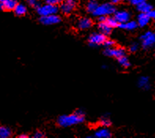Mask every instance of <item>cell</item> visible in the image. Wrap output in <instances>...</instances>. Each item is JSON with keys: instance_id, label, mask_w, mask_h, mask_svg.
Segmentation results:
<instances>
[{"instance_id": "6da1fadb", "label": "cell", "mask_w": 155, "mask_h": 138, "mask_svg": "<svg viewBox=\"0 0 155 138\" xmlns=\"http://www.w3.org/2000/svg\"><path fill=\"white\" fill-rule=\"evenodd\" d=\"M84 120V113L80 110L69 115L60 116L58 119V123L61 127H69L81 123Z\"/></svg>"}, {"instance_id": "7a4b0ae2", "label": "cell", "mask_w": 155, "mask_h": 138, "mask_svg": "<svg viewBox=\"0 0 155 138\" xmlns=\"http://www.w3.org/2000/svg\"><path fill=\"white\" fill-rule=\"evenodd\" d=\"M116 12V8L114 6V4L111 3H103L101 5H98L97 9L94 10L93 13V15L99 17V16H106L111 15L113 14H115Z\"/></svg>"}, {"instance_id": "3957f363", "label": "cell", "mask_w": 155, "mask_h": 138, "mask_svg": "<svg viewBox=\"0 0 155 138\" xmlns=\"http://www.w3.org/2000/svg\"><path fill=\"white\" fill-rule=\"evenodd\" d=\"M58 11V7L57 5L46 3L43 6H38L37 13L40 16H47L51 14H56Z\"/></svg>"}, {"instance_id": "277c9868", "label": "cell", "mask_w": 155, "mask_h": 138, "mask_svg": "<svg viewBox=\"0 0 155 138\" xmlns=\"http://www.w3.org/2000/svg\"><path fill=\"white\" fill-rule=\"evenodd\" d=\"M141 40L143 48H150L155 45V33L153 32H147L142 35Z\"/></svg>"}, {"instance_id": "5b68a950", "label": "cell", "mask_w": 155, "mask_h": 138, "mask_svg": "<svg viewBox=\"0 0 155 138\" xmlns=\"http://www.w3.org/2000/svg\"><path fill=\"white\" fill-rule=\"evenodd\" d=\"M39 22L45 25H51L59 23L61 22V18L57 14H51L47 16H41Z\"/></svg>"}, {"instance_id": "8992f818", "label": "cell", "mask_w": 155, "mask_h": 138, "mask_svg": "<svg viewBox=\"0 0 155 138\" xmlns=\"http://www.w3.org/2000/svg\"><path fill=\"white\" fill-rule=\"evenodd\" d=\"M104 54L107 56H110V57H114L119 59V58L125 55V51L121 47H117V48L107 47L106 51H104Z\"/></svg>"}, {"instance_id": "52a82bcc", "label": "cell", "mask_w": 155, "mask_h": 138, "mask_svg": "<svg viewBox=\"0 0 155 138\" xmlns=\"http://www.w3.org/2000/svg\"><path fill=\"white\" fill-rule=\"evenodd\" d=\"M106 40V35L103 33H93L89 36V43L92 46L102 44Z\"/></svg>"}, {"instance_id": "ba28073f", "label": "cell", "mask_w": 155, "mask_h": 138, "mask_svg": "<svg viewBox=\"0 0 155 138\" xmlns=\"http://www.w3.org/2000/svg\"><path fill=\"white\" fill-rule=\"evenodd\" d=\"M75 6H76L75 0H64L61 3L60 9L63 14H69L74 10Z\"/></svg>"}, {"instance_id": "9c48e42d", "label": "cell", "mask_w": 155, "mask_h": 138, "mask_svg": "<svg viewBox=\"0 0 155 138\" xmlns=\"http://www.w3.org/2000/svg\"><path fill=\"white\" fill-rule=\"evenodd\" d=\"M114 18L119 24L124 23V22H127L129 21L130 14L128 12L125 11V10H120V11L115 12Z\"/></svg>"}, {"instance_id": "30bf717a", "label": "cell", "mask_w": 155, "mask_h": 138, "mask_svg": "<svg viewBox=\"0 0 155 138\" xmlns=\"http://www.w3.org/2000/svg\"><path fill=\"white\" fill-rule=\"evenodd\" d=\"M18 5L16 0H1L0 6L2 10H14V8Z\"/></svg>"}, {"instance_id": "8fae6325", "label": "cell", "mask_w": 155, "mask_h": 138, "mask_svg": "<svg viewBox=\"0 0 155 138\" xmlns=\"http://www.w3.org/2000/svg\"><path fill=\"white\" fill-rule=\"evenodd\" d=\"M150 17L149 14H145V13H140L137 18V23L140 27H144L147 25L150 21Z\"/></svg>"}, {"instance_id": "7c38bea8", "label": "cell", "mask_w": 155, "mask_h": 138, "mask_svg": "<svg viewBox=\"0 0 155 138\" xmlns=\"http://www.w3.org/2000/svg\"><path fill=\"white\" fill-rule=\"evenodd\" d=\"M91 25H92V22L87 18H81L78 21V22H77V27H78V29L82 30L87 29H89L91 26Z\"/></svg>"}, {"instance_id": "4fadbf2b", "label": "cell", "mask_w": 155, "mask_h": 138, "mask_svg": "<svg viewBox=\"0 0 155 138\" xmlns=\"http://www.w3.org/2000/svg\"><path fill=\"white\" fill-rule=\"evenodd\" d=\"M94 136L97 138H110L111 136V133L109 130H107L106 128H103L97 130L96 132L94 133Z\"/></svg>"}, {"instance_id": "5bb4252c", "label": "cell", "mask_w": 155, "mask_h": 138, "mask_svg": "<svg viewBox=\"0 0 155 138\" xmlns=\"http://www.w3.org/2000/svg\"><path fill=\"white\" fill-rule=\"evenodd\" d=\"M98 29L100 30L102 33L105 34V35H109L110 34L111 31H112V27L108 25V23L106 22H99L98 25Z\"/></svg>"}, {"instance_id": "9a60e30c", "label": "cell", "mask_w": 155, "mask_h": 138, "mask_svg": "<svg viewBox=\"0 0 155 138\" xmlns=\"http://www.w3.org/2000/svg\"><path fill=\"white\" fill-rule=\"evenodd\" d=\"M139 25L137 22H134V21H128L127 22H124V23H120L119 25V27L120 29H124L128 30H133L136 29L137 26Z\"/></svg>"}, {"instance_id": "2e32d148", "label": "cell", "mask_w": 155, "mask_h": 138, "mask_svg": "<svg viewBox=\"0 0 155 138\" xmlns=\"http://www.w3.org/2000/svg\"><path fill=\"white\" fill-rule=\"evenodd\" d=\"M138 85L141 89H143L145 90H148L150 89V81L147 77H141L139 79L138 81Z\"/></svg>"}, {"instance_id": "e0dca14e", "label": "cell", "mask_w": 155, "mask_h": 138, "mask_svg": "<svg viewBox=\"0 0 155 138\" xmlns=\"http://www.w3.org/2000/svg\"><path fill=\"white\" fill-rule=\"evenodd\" d=\"M137 10L140 12V13H145V14H149L150 12L152 10V6L148 4L147 2H143V3L140 4L139 6H137Z\"/></svg>"}, {"instance_id": "ac0fdd59", "label": "cell", "mask_w": 155, "mask_h": 138, "mask_svg": "<svg viewBox=\"0 0 155 138\" xmlns=\"http://www.w3.org/2000/svg\"><path fill=\"white\" fill-rule=\"evenodd\" d=\"M98 6V3L96 0H90V1L87 2V6H86L87 11L93 14V13L94 12V10H96Z\"/></svg>"}, {"instance_id": "d6986e66", "label": "cell", "mask_w": 155, "mask_h": 138, "mask_svg": "<svg viewBox=\"0 0 155 138\" xmlns=\"http://www.w3.org/2000/svg\"><path fill=\"white\" fill-rule=\"evenodd\" d=\"M14 10L16 15L22 16L26 14L27 9H26V6L25 5H23V4H18L16 6V7L14 8Z\"/></svg>"}, {"instance_id": "ffe728a7", "label": "cell", "mask_w": 155, "mask_h": 138, "mask_svg": "<svg viewBox=\"0 0 155 138\" xmlns=\"http://www.w3.org/2000/svg\"><path fill=\"white\" fill-rule=\"evenodd\" d=\"M11 136V130L6 126L0 127V137L8 138Z\"/></svg>"}, {"instance_id": "44dd1931", "label": "cell", "mask_w": 155, "mask_h": 138, "mask_svg": "<svg viewBox=\"0 0 155 138\" xmlns=\"http://www.w3.org/2000/svg\"><path fill=\"white\" fill-rule=\"evenodd\" d=\"M118 62H119V64H120V66H122L123 67L130 66L129 61H128V59L125 57V55L119 58V59H118Z\"/></svg>"}, {"instance_id": "7402d4cb", "label": "cell", "mask_w": 155, "mask_h": 138, "mask_svg": "<svg viewBox=\"0 0 155 138\" xmlns=\"http://www.w3.org/2000/svg\"><path fill=\"white\" fill-rule=\"evenodd\" d=\"M106 22L108 23V25L110 26H111L112 28H115L117 27V26H119V25H118V22L117 21L116 19H115V18H107V20H106Z\"/></svg>"}, {"instance_id": "603a6c76", "label": "cell", "mask_w": 155, "mask_h": 138, "mask_svg": "<svg viewBox=\"0 0 155 138\" xmlns=\"http://www.w3.org/2000/svg\"><path fill=\"white\" fill-rule=\"evenodd\" d=\"M100 122L101 125L102 126H104V127H108V126L111 125V122H110V118L108 117H103V118H102Z\"/></svg>"}, {"instance_id": "cb8c5ba5", "label": "cell", "mask_w": 155, "mask_h": 138, "mask_svg": "<svg viewBox=\"0 0 155 138\" xmlns=\"http://www.w3.org/2000/svg\"><path fill=\"white\" fill-rule=\"evenodd\" d=\"M64 0H46V2L49 4H52V5H58V4L62 3Z\"/></svg>"}, {"instance_id": "d4e9b609", "label": "cell", "mask_w": 155, "mask_h": 138, "mask_svg": "<svg viewBox=\"0 0 155 138\" xmlns=\"http://www.w3.org/2000/svg\"><path fill=\"white\" fill-rule=\"evenodd\" d=\"M103 44H104V46H106V47H112L115 44V43H114V40H111V39H106Z\"/></svg>"}, {"instance_id": "484cf974", "label": "cell", "mask_w": 155, "mask_h": 138, "mask_svg": "<svg viewBox=\"0 0 155 138\" xmlns=\"http://www.w3.org/2000/svg\"><path fill=\"white\" fill-rule=\"evenodd\" d=\"M130 2L132 4V5H134V6H139L140 4L143 3V2H146V0H129Z\"/></svg>"}, {"instance_id": "4316f807", "label": "cell", "mask_w": 155, "mask_h": 138, "mask_svg": "<svg viewBox=\"0 0 155 138\" xmlns=\"http://www.w3.org/2000/svg\"><path fill=\"white\" fill-rule=\"evenodd\" d=\"M138 48H139V47H138L137 43H133L132 45L130 46L129 50H130V51H131V52H136V51L138 50Z\"/></svg>"}, {"instance_id": "83f0119b", "label": "cell", "mask_w": 155, "mask_h": 138, "mask_svg": "<svg viewBox=\"0 0 155 138\" xmlns=\"http://www.w3.org/2000/svg\"><path fill=\"white\" fill-rule=\"evenodd\" d=\"M28 2L30 6H33V7H38L39 6L37 0H28Z\"/></svg>"}, {"instance_id": "f1b7e54d", "label": "cell", "mask_w": 155, "mask_h": 138, "mask_svg": "<svg viewBox=\"0 0 155 138\" xmlns=\"http://www.w3.org/2000/svg\"><path fill=\"white\" fill-rule=\"evenodd\" d=\"M34 137L35 138H43L44 137V134L42 132H39V131H37L36 133H35V134H34Z\"/></svg>"}, {"instance_id": "f546056e", "label": "cell", "mask_w": 155, "mask_h": 138, "mask_svg": "<svg viewBox=\"0 0 155 138\" xmlns=\"http://www.w3.org/2000/svg\"><path fill=\"white\" fill-rule=\"evenodd\" d=\"M106 20H107V18L106 16H99L98 17V22H106Z\"/></svg>"}, {"instance_id": "4dcf8cb0", "label": "cell", "mask_w": 155, "mask_h": 138, "mask_svg": "<svg viewBox=\"0 0 155 138\" xmlns=\"http://www.w3.org/2000/svg\"><path fill=\"white\" fill-rule=\"evenodd\" d=\"M149 15L150 17V18L155 21V10H152L149 13Z\"/></svg>"}, {"instance_id": "1f68e13d", "label": "cell", "mask_w": 155, "mask_h": 138, "mask_svg": "<svg viewBox=\"0 0 155 138\" xmlns=\"http://www.w3.org/2000/svg\"><path fill=\"white\" fill-rule=\"evenodd\" d=\"M120 0H110V2H112L113 4H117L118 3V2H120Z\"/></svg>"}, {"instance_id": "d6a6232c", "label": "cell", "mask_w": 155, "mask_h": 138, "mask_svg": "<svg viewBox=\"0 0 155 138\" xmlns=\"http://www.w3.org/2000/svg\"><path fill=\"white\" fill-rule=\"evenodd\" d=\"M28 135H25V134H21V135H20L19 137L20 138H27L28 137Z\"/></svg>"}]
</instances>
